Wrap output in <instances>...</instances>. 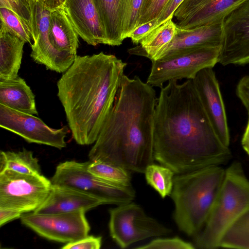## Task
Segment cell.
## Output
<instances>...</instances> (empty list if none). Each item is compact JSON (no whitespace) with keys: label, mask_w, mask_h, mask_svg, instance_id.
Instances as JSON below:
<instances>
[{"label":"cell","mask_w":249,"mask_h":249,"mask_svg":"<svg viewBox=\"0 0 249 249\" xmlns=\"http://www.w3.org/2000/svg\"><path fill=\"white\" fill-rule=\"evenodd\" d=\"M154 159L176 174L221 165L231 157L216 136L193 79L160 88L153 125Z\"/></svg>","instance_id":"6da1fadb"},{"label":"cell","mask_w":249,"mask_h":249,"mask_svg":"<svg viewBox=\"0 0 249 249\" xmlns=\"http://www.w3.org/2000/svg\"><path fill=\"white\" fill-rule=\"evenodd\" d=\"M155 89L124 74L114 104L89 153L90 161L144 173L153 163Z\"/></svg>","instance_id":"7a4b0ae2"},{"label":"cell","mask_w":249,"mask_h":249,"mask_svg":"<svg viewBox=\"0 0 249 249\" xmlns=\"http://www.w3.org/2000/svg\"><path fill=\"white\" fill-rule=\"evenodd\" d=\"M127 64L101 52L77 55L58 80L57 96L77 143L96 141L110 112Z\"/></svg>","instance_id":"3957f363"},{"label":"cell","mask_w":249,"mask_h":249,"mask_svg":"<svg viewBox=\"0 0 249 249\" xmlns=\"http://www.w3.org/2000/svg\"><path fill=\"white\" fill-rule=\"evenodd\" d=\"M225 169L213 165L174 176L170 196L179 230L195 236L204 227L221 187Z\"/></svg>","instance_id":"277c9868"},{"label":"cell","mask_w":249,"mask_h":249,"mask_svg":"<svg viewBox=\"0 0 249 249\" xmlns=\"http://www.w3.org/2000/svg\"><path fill=\"white\" fill-rule=\"evenodd\" d=\"M249 210V179L242 164L234 161L225 169L224 178L210 215L194 237L195 247L213 249L228 229Z\"/></svg>","instance_id":"5b68a950"},{"label":"cell","mask_w":249,"mask_h":249,"mask_svg":"<svg viewBox=\"0 0 249 249\" xmlns=\"http://www.w3.org/2000/svg\"><path fill=\"white\" fill-rule=\"evenodd\" d=\"M90 160H73L60 163L51 179L53 185L65 186L86 192L107 204L121 205L131 202L135 191L131 185H124L99 178L89 172Z\"/></svg>","instance_id":"8992f818"},{"label":"cell","mask_w":249,"mask_h":249,"mask_svg":"<svg viewBox=\"0 0 249 249\" xmlns=\"http://www.w3.org/2000/svg\"><path fill=\"white\" fill-rule=\"evenodd\" d=\"M51 187V180L42 174L3 170L0 172V208L34 212L45 201Z\"/></svg>","instance_id":"52a82bcc"},{"label":"cell","mask_w":249,"mask_h":249,"mask_svg":"<svg viewBox=\"0 0 249 249\" xmlns=\"http://www.w3.org/2000/svg\"><path fill=\"white\" fill-rule=\"evenodd\" d=\"M110 235L122 249L150 237L170 234L172 230L146 214L132 202L109 210Z\"/></svg>","instance_id":"ba28073f"},{"label":"cell","mask_w":249,"mask_h":249,"mask_svg":"<svg viewBox=\"0 0 249 249\" xmlns=\"http://www.w3.org/2000/svg\"><path fill=\"white\" fill-rule=\"evenodd\" d=\"M221 47H204L164 59L152 60L146 83L161 88L163 84L184 78L193 79L201 70L218 63Z\"/></svg>","instance_id":"9c48e42d"},{"label":"cell","mask_w":249,"mask_h":249,"mask_svg":"<svg viewBox=\"0 0 249 249\" xmlns=\"http://www.w3.org/2000/svg\"><path fill=\"white\" fill-rule=\"evenodd\" d=\"M84 210L54 214H22V224L49 240L68 243L88 235L90 226Z\"/></svg>","instance_id":"30bf717a"},{"label":"cell","mask_w":249,"mask_h":249,"mask_svg":"<svg viewBox=\"0 0 249 249\" xmlns=\"http://www.w3.org/2000/svg\"><path fill=\"white\" fill-rule=\"evenodd\" d=\"M218 63L223 66L249 64V0H245L224 19Z\"/></svg>","instance_id":"8fae6325"},{"label":"cell","mask_w":249,"mask_h":249,"mask_svg":"<svg viewBox=\"0 0 249 249\" xmlns=\"http://www.w3.org/2000/svg\"><path fill=\"white\" fill-rule=\"evenodd\" d=\"M0 126L20 136L30 143L61 149L67 146L69 128H52L32 114L14 110L0 104Z\"/></svg>","instance_id":"7c38bea8"},{"label":"cell","mask_w":249,"mask_h":249,"mask_svg":"<svg viewBox=\"0 0 249 249\" xmlns=\"http://www.w3.org/2000/svg\"><path fill=\"white\" fill-rule=\"evenodd\" d=\"M193 81L216 136L224 145L229 147L230 135L225 106L213 68L200 71Z\"/></svg>","instance_id":"4fadbf2b"},{"label":"cell","mask_w":249,"mask_h":249,"mask_svg":"<svg viewBox=\"0 0 249 249\" xmlns=\"http://www.w3.org/2000/svg\"><path fill=\"white\" fill-rule=\"evenodd\" d=\"M245 0H184L174 13L177 27L189 29L222 23Z\"/></svg>","instance_id":"5bb4252c"},{"label":"cell","mask_w":249,"mask_h":249,"mask_svg":"<svg viewBox=\"0 0 249 249\" xmlns=\"http://www.w3.org/2000/svg\"><path fill=\"white\" fill-rule=\"evenodd\" d=\"M49 35L56 58L57 72L64 73L77 56L79 36L62 5L51 11Z\"/></svg>","instance_id":"9a60e30c"},{"label":"cell","mask_w":249,"mask_h":249,"mask_svg":"<svg viewBox=\"0 0 249 249\" xmlns=\"http://www.w3.org/2000/svg\"><path fill=\"white\" fill-rule=\"evenodd\" d=\"M62 5L79 36L87 44L108 45L94 0H65Z\"/></svg>","instance_id":"2e32d148"},{"label":"cell","mask_w":249,"mask_h":249,"mask_svg":"<svg viewBox=\"0 0 249 249\" xmlns=\"http://www.w3.org/2000/svg\"><path fill=\"white\" fill-rule=\"evenodd\" d=\"M222 40V23L189 29L178 27L177 33L172 41L152 60L169 58L200 47H221Z\"/></svg>","instance_id":"e0dca14e"},{"label":"cell","mask_w":249,"mask_h":249,"mask_svg":"<svg viewBox=\"0 0 249 249\" xmlns=\"http://www.w3.org/2000/svg\"><path fill=\"white\" fill-rule=\"evenodd\" d=\"M107 203L86 192L65 186L52 184L49 194L43 203L33 212L54 214L80 210L87 211Z\"/></svg>","instance_id":"ac0fdd59"},{"label":"cell","mask_w":249,"mask_h":249,"mask_svg":"<svg viewBox=\"0 0 249 249\" xmlns=\"http://www.w3.org/2000/svg\"><path fill=\"white\" fill-rule=\"evenodd\" d=\"M32 19L31 57L38 64L48 70L57 72V64L53 50L51 44L49 22L51 11L40 3L33 0L29 2Z\"/></svg>","instance_id":"d6986e66"},{"label":"cell","mask_w":249,"mask_h":249,"mask_svg":"<svg viewBox=\"0 0 249 249\" xmlns=\"http://www.w3.org/2000/svg\"><path fill=\"white\" fill-rule=\"evenodd\" d=\"M0 104L23 113L38 115L35 96L20 77L0 81Z\"/></svg>","instance_id":"ffe728a7"},{"label":"cell","mask_w":249,"mask_h":249,"mask_svg":"<svg viewBox=\"0 0 249 249\" xmlns=\"http://www.w3.org/2000/svg\"><path fill=\"white\" fill-rule=\"evenodd\" d=\"M25 43L10 33L0 31V81L18 76Z\"/></svg>","instance_id":"44dd1931"},{"label":"cell","mask_w":249,"mask_h":249,"mask_svg":"<svg viewBox=\"0 0 249 249\" xmlns=\"http://www.w3.org/2000/svg\"><path fill=\"white\" fill-rule=\"evenodd\" d=\"M173 18L155 29L140 42L139 45L128 50L131 54L144 56L153 60L158 53L173 39L178 27Z\"/></svg>","instance_id":"7402d4cb"},{"label":"cell","mask_w":249,"mask_h":249,"mask_svg":"<svg viewBox=\"0 0 249 249\" xmlns=\"http://www.w3.org/2000/svg\"><path fill=\"white\" fill-rule=\"evenodd\" d=\"M108 41V45L122 44L121 34L120 0H94Z\"/></svg>","instance_id":"603a6c76"},{"label":"cell","mask_w":249,"mask_h":249,"mask_svg":"<svg viewBox=\"0 0 249 249\" xmlns=\"http://www.w3.org/2000/svg\"><path fill=\"white\" fill-rule=\"evenodd\" d=\"M5 170L29 175L41 174L38 160L32 151L25 149L17 152L1 151L0 172Z\"/></svg>","instance_id":"cb8c5ba5"},{"label":"cell","mask_w":249,"mask_h":249,"mask_svg":"<svg viewBox=\"0 0 249 249\" xmlns=\"http://www.w3.org/2000/svg\"><path fill=\"white\" fill-rule=\"evenodd\" d=\"M219 248L249 249V210L225 232Z\"/></svg>","instance_id":"d4e9b609"},{"label":"cell","mask_w":249,"mask_h":249,"mask_svg":"<svg viewBox=\"0 0 249 249\" xmlns=\"http://www.w3.org/2000/svg\"><path fill=\"white\" fill-rule=\"evenodd\" d=\"M148 184L164 198L172 192L175 173L168 167L154 163L149 165L144 172Z\"/></svg>","instance_id":"484cf974"},{"label":"cell","mask_w":249,"mask_h":249,"mask_svg":"<svg viewBox=\"0 0 249 249\" xmlns=\"http://www.w3.org/2000/svg\"><path fill=\"white\" fill-rule=\"evenodd\" d=\"M0 30L31 43L32 35L27 24L19 17L6 8H0Z\"/></svg>","instance_id":"4316f807"},{"label":"cell","mask_w":249,"mask_h":249,"mask_svg":"<svg viewBox=\"0 0 249 249\" xmlns=\"http://www.w3.org/2000/svg\"><path fill=\"white\" fill-rule=\"evenodd\" d=\"M88 170L92 174L112 182L131 185L130 171L112 164L90 160Z\"/></svg>","instance_id":"83f0119b"},{"label":"cell","mask_w":249,"mask_h":249,"mask_svg":"<svg viewBox=\"0 0 249 249\" xmlns=\"http://www.w3.org/2000/svg\"><path fill=\"white\" fill-rule=\"evenodd\" d=\"M143 0H120L121 39L136 28Z\"/></svg>","instance_id":"f1b7e54d"},{"label":"cell","mask_w":249,"mask_h":249,"mask_svg":"<svg viewBox=\"0 0 249 249\" xmlns=\"http://www.w3.org/2000/svg\"><path fill=\"white\" fill-rule=\"evenodd\" d=\"M194 244L178 237L157 238L150 242L136 248L137 249H194Z\"/></svg>","instance_id":"f546056e"},{"label":"cell","mask_w":249,"mask_h":249,"mask_svg":"<svg viewBox=\"0 0 249 249\" xmlns=\"http://www.w3.org/2000/svg\"><path fill=\"white\" fill-rule=\"evenodd\" d=\"M168 0H143L136 27L157 18Z\"/></svg>","instance_id":"4dcf8cb0"},{"label":"cell","mask_w":249,"mask_h":249,"mask_svg":"<svg viewBox=\"0 0 249 249\" xmlns=\"http://www.w3.org/2000/svg\"><path fill=\"white\" fill-rule=\"evenodd\" d=\"M8 9L21 18L32 33V19L29 2L26 0H0V8Z\"/></svg>","instance_id":"1f68e13d"},{"label":"cell","mask_w":249,"mask_h":249,"mask_svg":"<svg viewBox=\"0 0 249 249\" xmlns=\"http://www.w3.org/2000/svg\"><path fill=\"white\" fill-rule=\"evenodd\" d=\"M159 26L157 18L152 19L136 27L127 35V38H130L134 44H140L142 39Z\"/></svg>","instance_id":"d6a6232c"},{"label":"cell","mask_w":249,"mask_h":249,"mask_svg":"<svg viewBox=\"0 0 249 249\" xmlns=\"http://www.w3.org/2000/svg\"><path fill=\"white\" fill-rule=\"evenodd\" d=\"M102 244V237L87 236L73 242L67 243L62 249H99Z\"/></svg>","instance_id":"836d02e7"},{"label":"cell","mask_w":249,"mask_h":249,"mask_svg":"<svg viewBox=\"0 0 249 249\" xmlns=\"http://www.w3.org/2000/svg\"><path fill=\"white\" fill-rule=\"evenodd\" d=\"M184 0H169L157 18L159 26L173 18L177 9Z\"/></svg>","instance_id":"e575fe53"},{"label":"cell","mask_w":249,"mask_h":249,"mask_svg":"<svg viewBox=\"0 0 249 249\" xmlns=\"http://www.w3.org/2000/svg\"><path fill=\"white\" fill-rule=\"evenodd\" d=\"M22 214L17 210L0 208V226L1 227L11 220L20 218Z\"/></svg>","instance_id":"d590c367"},{"label":"cell","mask_w":249,"mask_h":249,"mask_svg":"<svg viewBox=\"0 0 249 249\" xmlns=\"http://www.w3.org/2000/svg\"><path fill=\"white\" fill-rule=\"evenodd\" d=\"M248 112V119L246 128L243 133L241 144L245 152L249 156V110Z\"/></svg>","instance_id":"8d00e7d4"},{"label":"cell","mask_w":249,"mask_h":249,"mask_svg":"<svg viewBox=\"0 0 249 249\" xmlns=\"http://www.w3.org/2000/svg\"><path fill=\"white\" fill-rule=\"evenodd\" d=\"M45 6L50 10H53L62 5L60 0H34Z\"/></svg>","instance_id":"74e56055"},{"label":"cell","mask_w":249,"mask_h":249,"mask_svg":"<svg viewBox=\"0 0 249 249\" xmlns=\"http://www.w3.org/2000/svg\"><path fill=\"white\" fill-rule=\"evenodd\" d=\"M65 0H60V1H61V3L62 5V4L63 3V2L65 1Z\"/></svg>","instance_id":"f35d334b"},{"label":"cell","mask_w":249,"mask_h":249,"mask_svg":"<svg viewBox=\"0 0 249 249\" xmlns=\"http://www.w3.org/2000/svg\"><path fill=\"white\" fill-rule=\"evenodd\" d=\"M27 1H28L29 2L34 0H26Z\"/></svg>","instance_id":"ab89813d"}]
</instances>
